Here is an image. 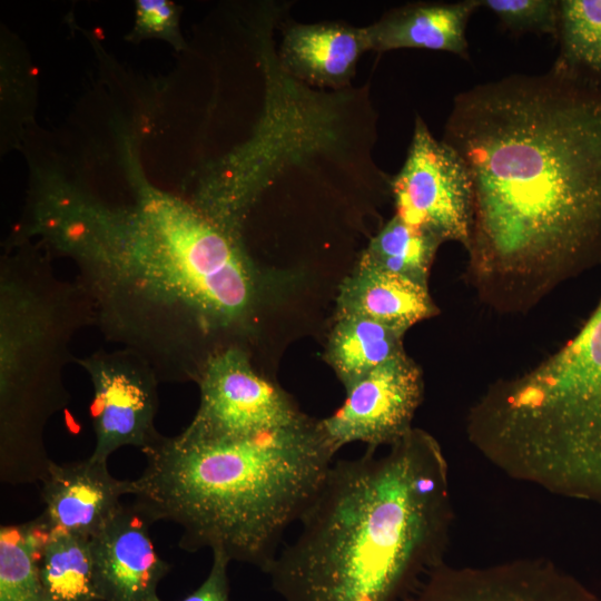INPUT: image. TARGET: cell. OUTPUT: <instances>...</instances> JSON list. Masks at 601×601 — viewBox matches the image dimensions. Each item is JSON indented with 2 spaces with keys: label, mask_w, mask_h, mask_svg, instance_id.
<instances>
[{
  "label": "cell",
  "mask_w": 601,
  "mask_h": 601,
  "mask_svg": "<svg viewBox=\"0 0 601 601\" xmlns=\"http://www.w3.org/2000/svg\"><path fill=\"white\" fill-rule=\"evenodd\" d=\"M439 313L428 286L356 265L339 286L335 317L362 316L407 332Z\"/></svg>",
  "instance_id": "obj_15"
},
{
  "label": "cell",
  "mask_w": 601,
  "mask_h": 601,
  "mask_svg": "<svg viewBox=\"0 0 601 601\" xmlns=\"http://www.w3.org/2000/svg\"><path fill=\"white\" fill-rule=\"evenodd\" d=\"M28 236L75 264L101 334L141 356L160 383H196L258 306L259 275L238 234L148 184L122 205L48 187Z\"/></svg>",
  "instance_id": "obj_2"
},
{
  "label": "cell",
  "mask_w": 601,
  "mask_h": 601,
  "mask_svg": "<svg viewBox=\"0 0 601 601\" xmlns=\"http://www.w3.org/2000/svg\"><path fill=\"white\" fill-rule=\"evenodd\" d=\"M51 528L41 514L0 528V601H55L39 575L40 546Z\"/></svg>",
  "instance_id": "obj_19"
},
{
  "label": "cell",
  "mask_w": 601,
  "mask_h": 601,
  "mask_svg": "<svg viewBox=\"0 0 601 601\" xmlns=\"http://www.w3.org/2000/svg\"><path fill=\"white\" fill-rule=\"evenodd\" d=\"M407 601H601L588 587L545 560L432 571Z\"/></svg>",
  "instance_id": "obj_11"
},
{
  "label": "cell",
  "mask_w": 601,
  "mask_h": 601,
  "mask_svg": "<svg viewBox=\"0 0 601 601\" xmlns=\"http://www.w3.org/2000/svg\"><path fill=\"white\" fill-rule=\"evenodd\" d=\"M442 243L394 214L373 236L357 265L401 275L428 286V275Z\"/></svg>",
  "instance_id": "obj_20"
},
{
  "label": "cell",
  "mask_w": 601,
  "mask_h": 601,
  "mask_svg": "<svg viewBox=\"0 0 601 601\" xmlns=\"http://www.w3.org/2000/svg\"><path fill=\"white\" fill-rule=\"evenodd\" d=\"M196 383L197 412L178 434L186 441L246 439L308 418L289 394L254 368L242 345L210 355Z\"/></svg>",
  "instance_id": "obj_7"
},
{
  "label": "cell",
  "mask_w": 601,
  "mask_h": 601,
  "mask_svg": "<svg viewBox=\"0 0 601 601\" xmlns=\"http://www.w3.org/2000/svg\"><path fill=\"white\" fill-rule=\"evenodd\" d=\"M345 392L343 404L319 420L334 453L354 442H362L370 450L388 447L414 427L412 422L424 394L423 373L404 352Z\"/></svg>",
  "instance_id": "obj_10"
},
{
  "label": "cell",
  "mask_w": 601,
  "mask_h": 601,
  "mask_svg": "<svg viewBox=\"0 0 601 601\" xmlns=\"http://www.w3.org/2000/svg\"><path fill=\"white\" fill-rule=\"evenodd\" d=\"M135 22L132 38L157 37L170 41L178 49L183 47L175 3L167 0L136 1Z\"/></svg>",
  "instance_id": "obj_23"
},
{
  "label": "cell",
  "mask_w": 601,
  "mask_h": 601,
  "mask_svg": "<svg viewBox=\"0 0 601 601\" xmlns=\"http://www.w3.org/2000/svg\"><path fill=\"white\" fill-rule=\"evenodd\" d=\"M514 33L533 32L556 39L559 0H477Z\"/></svg>",
  "instance_id": "obj_22"
},
{
  "label": "cell",
  "mask_w": 601,
  "mask_h": 601,
  "mask_svg": "<svg viewBox=\"0 0 601 601\" xmlns=\"http://www.w3.org/2000/svg\"><path fill=\"white\" fill-rule=\"evenodd\" d=\"M366 50L365 28L337 22L295 24L282 47L283 59L295 75L324 86L346 83Z\"/></svg>",
  "instance_id": "obj_16"
},
{
  "label": "cell",
  "mask_w": 601,
  "mask_h": 601,
  "mask_svg": "<svg viewBox=\"0 0 601 601\" xmlns=\"http://www.w3.org/2000/svg\"><path fill=\"white\" fill-rule=\"evenodd\" d=\"M213 563L203 583L180 601H230L228 565L231 562L226 554L214 551Z\"/></svg>",
  "instance_id": "obj_24"
},
{
  "label": "cell",
  "mask_w": 601,
  "mask_h": 601,
  "mask_svg": "<svg viewBox=\"0 0 601 601\" xmlns=\"http://www.w3.org/2000/svg\"><path fill=\"white\" fill-rule=\"evenodd\" d=\"M150 525L132 503H122L107 525L91 538L102 601H162L157 589L170 565L156 552Z\"/></svg>",
  "instance_id": "obj_12"
},
{
  "label": "cell",
  "mask_w": 601,
  "mask_h": 601,
  "mask_svg": "<svg viewBox=\"0 0 601 601\" xmlns=\"http://www.w3.org/2000/svg\"><path fill=\"white\" fill-rule=\"evenodd\" d=\"M16 245L0 264V479L18 485L48 473L45 430L70 402V343L96 318L77 282L58 277L47 255Z\"/></svg>",
  "instance_id": "obj_6"
},
{
  "label": "cell",
  "mask_w": 601,
  "mask_h": 601,
  "mask_svg": "<svg viewBox=\"0 0 601 601\" xmlns=\"http://www.w3.org/2000/svg\"><path fill=\"white\" fill-rule=\"evenodd\" d=\"M554 65L601 85V0H560Z\"/></svg>",
  "instance_id": "obj_21"
},
{
  "label": "cell",
  "mask_w": 601,
  "mask_h": 601,
  "mask_svg": "<svg viewBox=\"0 0 601 601\" xmlns=\"http://www.w3.org/2000/svg\"><path fill=\"white\" fill-rule=\"evenodd\" d=\"M442 140L472 179L465 276L484 304L525 313L601 266V85L554 63L476 85Z\"/></svg>",
  "instance_id": "obj_1"
},
{
  "label": "cell",
  "mask_w": 601,
  "mask_h": 601,
  "mask_svg": "<svg viewBox=\"0 0 601 601\" xmlns=\"http://www.w3.org/2000/svg\"><path fill=\"white\" fill-rule=\"evenodd\" d=\"M41 483V516L48 525L89 539L119 511L121 496L132 493V481L114 477L107 463L90 457L69 464L52 461Z\"/></svg>",
  "instance_id": "obj_13"
},
{
  "label": "cell",
  "mask_w": 601,
  "mask_h": 601,
  "mask_svg": "<svg viewBox=\"0 0 601 601\" xmlns=\"http://www.w3.org/2000/svg\"><path fill=\"white\" fill-rule=\"evenodd\" d=\"M38 570L55 601H102L87 536L51 528L39 550Z\"/></svg>",
  "instance_id": "obj_18"
},
{
  "label": "cell",
  "mask_w": 601,
  "mask_h": 601,
  "mask_svg": "<svg viewBox=\"0 0 601 601\" xmlns=\"http://www.w3.org/2000/svg\"><path fill=\"white\" fill-rule=\"evenodd\" d=\"M334 461L268 572L284 601H407L444 563L449 466L428 432Z\"/></svg>",
  "instance_id": "obj_3"
},
{
  "label": "cell",
  "mask_w": 601,
  "mask_h": 601,
  "mask_svg": "<svg viewBox=\"0 0 601 601\" xmlns=\"http://www.w3.org/2000/svg\"><path fill=\"white\" fill-rule=\"evenodd\" d=\"M477 0L416 2L365 27L370 50L428 49L469 59L466 26Z\"/></svg>",
  "instance_id": "obj_14"
},
{
  "label": "cell",
  "mask_w": 601,
  "mask_h": 601,
  "mask_svg": "<svg viewBox=\"0 0 601 601\" xmlns=\"http://www.w3.org/2000/svg\"><path fill=\"white\" fill-rule=\"evenodd\" d=\"M132 504L150 523L181 529L180 549L220 551L267 573L334 462L319 421L226 441L158 439L142 452Z\"/></svg>",
  "instance_id": "obj_4"
},
{
  "label": "cell",
  "mask_w": 601,
  "mask_h": 601,
  "mask_svg": "<svg viewBox=\"0 0 601 601\" xmlns=\"http://www.w3.org/2000/svg\"><path fill=\"white\" fill-rule=\"evenodd\" d=\"M395 215L442 244L469 249L474 195L469 170L454 148L416 117L403 167L391 181Z\"/></svg>",
  "instance_id": "obj_8"
},
{
  "label": "cell",
  "mask_w": 601,
  "mask_h": 601,
  "mask_svg": "<svg viewBox=\"0 0 601 601\" xmlns=\"http://www.w3.org/2000/svg\"><path fill=\"white\" fill-rule=\"evenodd\" d=\"M471 444L509 476L601 504V298L577 334L474 402Z\"/></svg>",
  "instance_id": "obj_5"
},
{
  "label": "cell",
  "mask_w": 601,
  "mask_h": 601,
  "mask_svg": "<svg viewBox=\"0 0 601 601\" xmlns=\"http://www.w3.org/2000/svg\"><path fill=\"white\" fill-rule=\"evenodd\" d=\"M406 331L362 316L335 317L325 361L345 388L404 353Z\"/></svg>",
  "instance_id": "obj_17"
},
{
  "label": "cell",
  "mask_w": 601,
  "mask_h": 601,
  "mask_svg": "<svg viewBox=\"0 0 601 601\" xmlns=\"http://www.w3.org/2000/svg\"><path fill=\"white\" fill-rule=\"evenodd\" d=\"M73 363L86 371L93 390L90 415L96 442L89 457L107 463L120 447L147 450L160 435L155 426L160 382L152 367L124 347L98 349Z\"/></svg>",
  "instance_id": "obj_9"
}]
</instances>
